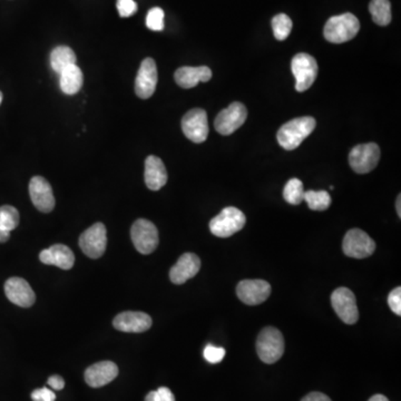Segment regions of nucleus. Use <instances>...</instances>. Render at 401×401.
Segmentation results:
<instances>
[{"label": "nucleus", "instance_id": "1a4fd4ad", "mask_svg": "<svg viewBox=\"0 0 401 401\" xmlns=\"http://www.w3.org/2000/svg\"><path fill=\"white\" fill-rule=\"evenodd\" d=\"M108 246V231L103 223H95L80 236V248L88 258L98 259Z\"/></svg>", "mask_w": 401, "mask_h": 401}, {"label": "nucleus", "instance_id": "f8f14e48", "mask_svg": "<svg viewBox=\"0 0 401 401\" xmlns=\"http://www.w3.org/2000/svg\"><path fill=\"white\" fill-rule=\"evenodd\" d=\"M182 130L193 143H203L209 136V123L207 112L202 108H194L185 114L182 120Z\"/></svg>", "mask_w": 401, "mask_h": 401}, {"label": "nucleus", "instance_id": "6e6552de", "mask_svg": "<svg viewBox=\"0 0 401 401\" xmlns=\"http://www.w3.org/2000/svg\"><path fill=\"white\" fill-rule=\"evenodd\" d=\"M380 160V148L376 143L360 144L351 150L349 164L351 169L358 174H367L373 171Z\"/></svg>", "mask_w": 401, "mask_h": 401}, {"label": "nucleus", "instance_id": "412c9836", "mask_svg": "<svg viewBox=\"0 0 401 401\" xmlns=\"http://www.w3.org/2000/svg\"><path fill=\"white\" fill-rule=\"evenodd\" d=\"M175 82L182 88L189 90L197 86L199 83H207L212 78V71L207 66L179 67L174 75Z\"/></svg>", "mask_w": 401, "mask_h": 401}, {"label": "nucleus", "instance_id": "4c0bfd02", "mask_svg": "<svg viewBox=\"0 0 401 401\" xmlns=\"http://www.w3.org/2000/svg\"><path fill=\"white\" fill-rule=\"evenodd\" d=\"M368 401H389L387 397L383 396V395H375V396L371 397Z\"/></svg>", "mask_w": 401, "mask_h": 401}, {"label": "nucleus", "instance_id": "72a5a7b5", "mask_svg": "<svg viewBox=\"0 0 401 401\" xmlns=\"http://www.w3.org/2000/svg\"><path fill=\"white\" fill-rule=\"evenodd\" d=\"M388 304L395 315L401 316V288L392 290L388 296Z\"/></svg>", "mask_w": 401, "mask_h": 401}, {"label": "nucleus", "instance_id": "58836bf2", "mask_svg": "<svg viewBox=\"0 0 401 401\" xmlns=\"http://www.w3.org/2000/svg\"><path fill=\"white\" fill-rule=\"evenodd\" d=\"M400 204H401V197H400V195H398V197H397L396 210H397V213H398V217H401V207H400Z\"/></svg>", "mask_w": 401, "mask_h": 401}, {"label": "nucleus", "instance_id": "0eeeda50", "mask_svg": "<svg viewBox=\"0 0 401 401\" xmlns=\"http://www.w3.org/2000/svg\"><path fill=\"white\" fill-rule=\"evenodd\" d=\"M343 250L349 258L365 259L373 256L376 243L365 231L353 229L343 238Z\"/></svg>", "mask_w": 401, "mask_h": 401}, {"label": "nucleus", "instance_id": "ea45409f", "mask_svg": "<svg viewBox=\"0 0 401 401\" xmlns=\"http://www.w3.org/2000/svg\"><path fill=\"white\" fill-rule=\"evenodd\" d=\"M3 102V93L0 92V104Z\"/></svg>", "mask_w": 401, "mask_h": 401}, {"label": "nucleus", "instance_id": "f3484780", "mask_svg": "<svg viewBox=\"0 0 401 401\" xmlns=\"http://www.w3.org/2000/svg\"><path fill=\"white\" fill-rule=\"evenodd\" d=\"M152 318L140 311H125L116 316L113 326L122 333H141L152 327Z\"/></svg>", "mask_w": 401, "mask_h": 401}, {"label": "nucleus", "instance_id": "6ab92c4d", "mask_svg": "<svg viewBox=\"0 0 401 401\" xmlns=\"http://www.w3.org/2000/svg\"><path fill=\"white\" fill-rule=\"evenodd\" d=\"M201 269V260L194 254H184L179 256L175 266H172L170 278L174 284H183L194 278Z\"/></svg>", "mask_w": 401, "mask_h": 401}, {"label": "nucleus", "instance_id": "cd10ccee", "mask_svg": "<svg viewBox=\"0 0 401 401\" xmlns=\"http://www.w3.org/2000/svg\"><path fill=\"white\" fill-rule=\"evenodd\" d=\"M283 197L289 204H301L304 199L303 183L299 179H290L284 187Z\"/></svg>", "mask_w": 401, "mask_h": 401}, {"label": "nucleus", "instance_id": "4468645a", "mask_svg": "<svg viewBox=\"0 0 401 401\" xmlns=\"http://www.w3.org/2000/svg\"><path fill=\"white\" fill-rule=\"evenodd\" d=\"M157 85V67L154 59L145 58L138 69L135 80V93L142 100H147L155 93Z\"/></svg>", "mask_w": 401, "mask_h": 401}, {"label": "nucleus", "instance_id": "ddd939ff", "mask_svg": "<svg viewBox=\"0 0 401 401\" xmlns=\"http://www.w3.org/2000/svg\"><path fill=\"white\" fill-rule=\"evenodd\" d=\"M236 294L243 303L258 306L271 294V286L264 280H243L236 286Z\"/></svg>", "mask_w": 401, "mask_h": 401}, {"label": "nucleus", "instance_id": "393cba45", "mask_svg": "<svg viewBox=\"0 0 401 401\" xmlns=\"http://www.w3.org/2000/svg\"><path fill=\"white\" fill-rule=\"evenodd\" d=\"M51 65L55 73L61 74L67 67L76 65V55H75L74 51L69 47H56L51 51Z\"/></svg>", "mask_w": 401, "mask_h": 401}, {"label": "nucleus", "instance_id": "9d476101", "mask_svg": "<svg viewBox=\"0 0 401 401\" xmlns=\"http://www.w3.org/2000/svg\"><path fill=\"white\" fill-rule=\"evenodd\" d=\"M248 118V110L242 103L234 102L221 110L214 120V127L221 135H231L239 130Z\"/></svg>", "mask_w": 401, "mask_h": 401}, {"label": "nucleus", "instance_id": "a211bd4d", "mask_svg": "<svg viewBox=\"0 0 401 401\" xmlns=\"http://www.w3.org/2000/svg\"><path fill=\"white\" fill-rule=\"evenodd\" d=\"M118 376V367L112 361H100L85 371V381L92 388H100Z\"/></svg>", "mask_w": 401, "mask_h": 401}, {"label": "nucleus", "instance_id": "dca6fc26", "mask_svg": "<svg viewBox=\"0 0 401 401\" xmlns=\"http://www.w3.org/2000/svg\"><path fill=\"white\" fill-rule=\"evenodd\" d=\"M29 194L31 202L37 210L43 213H49L54 210L55 197L47 179L41 177H33L29 183Z\"/></svg>", "mask_w": 401, "mask_h": 401}, {"label": "nucleus", "instance_id": "e433bc0d", "mask_svg": "<svg viewBox=\"0 0 401 401\" xmlns=\"http://www.w3.org/2000/svg\"><path fill=\"white\" fill-rule=\"evenodd\" d=\"M301 401H333V400H331V399H330L329 397L327 396V395L322 394V392H317V391H315V392H310V394L304 397V398L302 399Z\"/></svg>", "mask_w": 401, "mask_h": 401}, {"label": "nucleus", "instance_id": "aec40b11", "mask_svg": "<svg viewBox=\"0 0 401 401\" xmlns=\"http://www.w3.org/2000/svg\"><path fill=\"white\" fill-rule=\"evenodd\" d=\"M39 259L43 264L55 266L63 270H69L75 264V256L73 251L64 244H55L45 249L39 254Z\"/></svg>", "mask_w": 401, "mask_h": 401}, {"label": "nucleus", "instance_id": "c756f323", "mask_svg": "<svg viewBox=\"0 0 401 401\" xmlns=\"http://www.w3.org/2000/svg\"><path fill=\"white\" fill-rule=\"evenodd\" d=\"M146 26L148 29L154 31H162L164 29V11L162 8L154 7L146 16Z\"/></svg>", "mask_w": 401, "mask_h": 401}, {"label": "nucleus", "instance_id": "5701e85b", "mask_svg": "<svg viewBox=\"0 0 401 401\" xmlns=\"http://www.w3.org/2000/svg\"><path fill=\"white\" fill-rule=\"evenodd\" d=\"M61 90L67 95H74L80 92L84 84V75L77 65L67 67L61 73Z\"/></svg>", "mask_w": 401, "mask_h": 401}, {"label": "nucleus", "instance_id": "39448f33", "mask_svg": "<svg viewBox=\"0 0 401 401\" xmlns=\"http://www.w3.org/2000/svg\"><path fill=\"white\" fill-rule=\"evenodd\" d=\"M292 74L296 78V90L302 93L309 90L318 76V64L311 55L299 53L292 59Z\"/></svg>", "mask_w": 401, "mask_h": 401}, {"label": "nucleus", "instance_id": "9b49d317", "mask_svg": "<svg viewBox=\"0 0 401 401\" xmlns=\"http://www.w3.org/2000/svg\"><path fill=\"white\" fill-rule=\"evenodd\" d=\"M331 304L338 317L347 325H355L359 319V310L353 292L348 288H338L331 294Z\"/></svg>", "mask_w": 401, "mask_h": 401}, {"label": "nucleus", "instance_id": "20e7f679", "mask_svg": "<svg viewBox=\"0 0 401 401\" xmlns=\"http://www.w3.org/2000/svg\"><path fill=\"white\" fill-rule=\"evenodd\" d=\"M246 217L236 207H225L210 222V231L217 238H230L242 230L246 225Z\"/></svg>", "mask_w": 401, "mask_h": 401}, {"label": "nucleus", "instance_id": "4be33fe9", "mask_svg": "<svg viewBox=\"0 0 401 401\" xmlns=\"http://www.w3.org/2000/svg\"><path fill=\"white\" fill-rule=\"evenodd\" d=\"M146 187L152 191H159L164 185L167 184V172L163 162L157 156H148L145 161Z\"/></svg>", "mask_w": 401, "mask_h": 401}, {"label": "nucleus", "instance_id": "423d86ee", "mask_svg": "<svg viewBox=\"0 0 401 401\" xmlns=\"http://www.w3.org/2000/svg\"><path fill=\"white\" fill-rule=\"evenodd\" d=\"M130 236L136 250L142 254H151L159 246V231L151 221L145 219L134 222Z\"/></svg>", "mask_w": 401, "mask_h": 401}, {"label": "nucleus", "instance_id": "b1692460", "mask_svg": "<svg viewBox=\"0 0 401 401\" xmlns=\"http://www.w3.org/2000/svg\"><path fill=\"white\" fill-rule=\"evenodd\" d=\"M19 224V212L11 205L0 207V243H5L11 238V231Z\"/></svg>", "mask_w": 401, "mask_h": 401}, {"label": "nucleus", "instance_id": "f704fd0d", "mask_svg": "<svg viewBox=\"0 0 401 401\" xmlns=\"http://www.w3.org/2000/svg\"><path fill=\"white\" fill-rule=\"evenodd\" d=\"M33 401H55L56 395L48 388L36 389L31 392Z\"/></svg>", "mask_w": 401, "mask_h": 401}, {"label": "nucleus", "instance_id": "bb28decb", "mask_svg": "<svg viewBox=\"0 0 401 401\" xmlns=\"http://www.w3.org/2000/svg\"><path fill=\"white\" fill-rule=\"evenodd\" d=\"M312 211H326L331 205V197L327 191L304 192V199Z\"/></svg>", "mask_w": 401, "mask_h": 401}, {"label": "nucleus", "instance_id": "f03ea898", "mask_svg": "<svg viewBox=\"0 0 401 401\" xmlns=\"http://www.w3.org/2000/svg\"><path fill=\"white\" fill-rule=\"evenodd\" d=\"M360 29V23L355 15L350 13L333 16L326 24L323 35L328 41L333 43H343L357 36Z\"/></svg>", "mask_w": 401, "mask_h": 401}, {"label": "nucleus", "instance_id": "c85d7f7f", "mask_svg": "<svg viewBox=\"0 0 401 401\" xmlns=\"http://www.w3.org/2000/svg\"><path fill=\"white\" fill-rule=\"evenodd\" d=\"M272 29L278 41H286L292 31V21L286 14H278L272 19Z\"/></svg>", "mask_w": 401, "mask_h": 401}, {"label": "nucleus", "instance_id": "c9c22d12", "mask_svg": "<svg viewBox=\"0 0 401 401\" xmlns=\"http://www.w3.org/2000/svg\"><path fill=\"white\" fill-rule=\"evenodd\" d=\"M48 386H51L54 390H62L65 387L64 379L61 376H57V375L51 376L48 379Z\"/></svg>", "mask_w": 401, "mask_h": 401}, {"label": "nucleus", "instance_id": "a878e982", "mask_svg": "<svg viewBox=\"0 0 401 401\" xmlns=\"http://www.w3.org/2000/svg\"><path fill=\"white\" fill-rule=\"evenodd\" d=\"M369 11L377 25L388 26L390 24L391 5L389 0H371Z\"/></svg>", "mask_w": 401, "mask_h": 401}, {"label": "nucleus", "instance_id": "2f4dec72", "mask_svg": "<svg viewBox=\"0 0 401 401\" xmlns=\"http://www.w3.org/2000/svg\"><path fill=\"white\" fill-rule=\"evenodd\" d=\"M145 401H175V397L169 388L161 387L156 391H151L146 396Z\"/></svg>", "mask_w": 401, "mask_h": 401}, {"label": "nucleus", "instance_id": "f257e3e1", "mask_svg": "<svg viewBox=\"0 0 401 401\" xmlns=\"http://www.w3.org/2000/svg\"><path fill=\"white\" fill-rule=\"evenodd\" d=\"M317 122L310 116L294 118L281 126L276 134L278 143L286 151H293L315 130Z\"/></svg>", "mask_w": 401, "mask_h": 401}, {"label": "nucleus", "instance_id": "7ed1b4c3", "mask_svg": "<svg viewBox=\"0 0 401 401\" xmlns=\"http://www.w3.org/2000/svg\"><path fill=\"white\" fill-rule=\"evenodd\" d=\"M256 353L268 365L276 363L284 353V339L281 331L274 327L264 328L256 340Z\"/></svg>", "mask_w": 401, "mask_h": 401}, {"label": "nucleus", "instance_id": "7c9ffc66", "mask_svg": "<svg viewBox=\"0 0 401 401\" xmlns=\"http://www.w3.org/2000/svg\"><path fill=\"white\" fill-rule=\"evenodd\" d=\"M203 355H204L205 360H207V363L215 365V363H221V361L223 360V358L225 357V350L221 347L207 345V347H205Z\"/></svg>", "mask_w": 401, "mask_h": 401}, {"label": "nucleus", "instance_id": "473e14b6", "mask_svg": "<svg viewBox=\"0 0 401 401\" xmlns=\"http://www.w3.org/2000/svg\"><path fill=\"white\" fill-rule=\"evenodd\" d=\"M118 11L120 17H130L137 11V4L134 0H118Z\"/></svg>", "mask_w": 401, "mask_h": 401}, {"label": "nucleus", "instance_id": "2eb2a0df", "mask_svg": "<svg viewBox=\"0 0 401 401\" xmlns=\"http://www.w3.org/2000/svg\"><path fill=\"white\" fill-rule=\"evenodd\" d=\"M5 293L11 303L21 308H29L36 301L35 292L25 278L14 276L5 283Z\"/></svg>", "mask_w": 401, "mask_h": 401}]
</instances>
